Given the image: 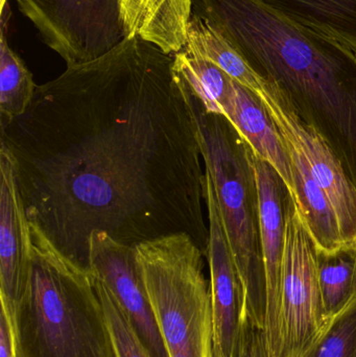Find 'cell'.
Instances as JSON below:
<instances>
[{
    "mask_svg": "<svg viewBox=\"0 0 356 357\" xmlns=\"http://www.w3.org/2000/svg\"><path fill=\"white\" fill-rule=\"evenodd\" d=\"M0 130L29 222L79 268L93 231L130 247L185 233L206 254L202 153L173 54L127 38L38 85Z\"/></svg>",
    "mask_w": 356,
    "mask_h": 357,
    "instance_id": "1",
    "label": "cell"
},
{
    "mask_svg": "<svg viewBox=\"0 0 356 357\" xmlns=\"http://www.w3.org/2000/svg\"><path fill=\"white\" fill-rule=\"evenodd\" d=\"M192 14L219 31L313 128L356 186V52L259 0H192Z\"/></svg>",
    "mask_w": 356,
    "mask_h": 357,
    "instance_id": "2",
    "label": "cell"
},
{
    "mask_svg": "<svg viewBox=\"0 0 356 357\" xmlns=\"http://www.w3.org/2000/svg\"><path fill=\"white\" fill-rule=\"evenodd\" d=\"M29 276L12 310L17 357H119L93 276L29 222Z\"/></svg>",
    "mask_w": 356,
    "mask_h": 357,
    "instance_id": "3",
    "label": "cell"
},
{
    "mask_svg": "<svg viewBox=\"0 0 356 357\" xmlns=\"http://www.w3.org/2000/svg\"><path fill=\"white\" fill-rule=\"evenodd\" d=\"M178 75L196 123L205 171L212 181L222 224L244 287L247 314L263 333L267 282L254 152L231 121L209 109Z\"/></svg>",
    "mask_w": 356,
    "mask_h": 357,
    "instance_id": "4",
    "label": "cell"
},
{
    "mask_svg": "<svg viewBox=\"0 0 356 357\" xmlns=\"http://www.w3.org/2000/svg\"><path fill=\"white\" fill-rule=\"evenodd\" d=\"M169 357H213L210 285L202 250L185 233L136 245Z\"/></svg>",
    "mask_w": 356,
    "mask_h": 357,
    "instance_id": "5",
    "label": "cell"
},
{
    "mask_svg": "<svg viewBox=\"0 0 356 357\" xmlns=\"http://www.w3.org/2000/svg\"><path fill=\"white\" fill-rule=\"evenodd\" d=\"M15 1L67 67L92 62L127 39L121 0Z\"/></svg>",
    "mask_w": 356,
    "mask_h": 357,
    "instance_id": "6",
    "label": "cell"
},
{
    "mask_svg": "<svg viewBox=\"0 0 356 357\" xmlns=\"http://www.w3.org/2000/svg\"><path fill=\"white\" fill-rule=\"evenodd\" d=\"M317 251L293 197L282 261L278 357H302L330 324L320 291Z\"/></svg>",
    "mask_w": 356,
    "mask_h": 357,
    "instance_id": "7",
    "label": "cell"
},
{
    "mask_svg": "<svg viewBox=\"0 0 356 357\" xmlns=\"http://www.w3.org/2000/svg\"><path fill=\"white\" fill-rule=\"evenodd\" d=\"M259 98L267 107L284 139L304 157L311 175L323 189L336 212L346 247H356V186L325 140L293 108L288 98L263 79Z\"/></svg>",
    "mask_w": 356,
    "mask_h": 357,
    "instance_id": "8",
    "label": "cell"
},
{
    "mask_svg": "<svg viewBox=\"0 0 356 357\" xmlns=\"http://www.w3.org/2000/svg\"><path fill=\"white\" fill-rule=\"evenodd\" d=\"M205 202L209 220L206 256L210 268L213 357H242L247 329L244 287L224 231L210 176L205 171Z\"/></svg>",
    "mask_w": 356,
    "mask_h": 357,
    "instance_id": "9",
    "label": "cell"
},
{
    "mask_svg": "<svg viewBox=\"0 0 356 357\" xmlns=\"http://www.w3.org/2000/svg\"><path fill=\"white\" fill-rule=\"evenodd\" d=\"M92 276L112 294L150 357H169L148 297L136 247L123 245L105 231H93L88 241Z\"/></svg>",
    "mask_w": 356,
    "mask_h": 357,
    "instance_id": "10",
    "label": "cell"
},
{
    "mask_svg": "<svg viewBox=\"0 0 356 357\" xmlns=\"http://www.w3.org/2000/svg\"><path fill=\"white\" fill-rule=\"evenodd\" d=\"M259 193L261 241L267 282L265 344L270 356L278 357L280 348V293L286 222L294 195L279 174L254 153Z\"/></svg>",
    "mask_w": 356,
    "mask_h": 357,
    "instance_id": "11",
    "label": "cell"
},
{
    "mask_svg": "<svg viewBox=\"0 0 356 357\" xmlns=\"http://www.w3.org/2000/svg\"><path fill=\"white\" fill-rule=\"evenodd\" d=\"M31 227L10 155L0 148V299L10 310L29 276Z\"/></svg>",
    "mask_w": 356,
    "mask_h": 357,
    "instance_id": "12",
    "label": "cell"
},
{
    "mask_svg": "<svg viewBox=\"0 0 356 357\" xmlns=\"http://www.w3.org/2000/svg\"><path fill=\"white\" fill-rule=\"evenodd\" d=\"M224 115L253 152L276 169L293 195L292 165L286 140L258 94L234 79L231 102Z\"/></svg>",
    "mask_w": 356,
    "mask_h": 357,
    "instance_id": "13",
    "label": "cell"
},
{
    "mask_svg": "<svg viewBox=\"0 0 356 357\" xmlns=\"http://www.w3.org/2000/svg\"><path fill=\"white\" fill-rule=\"evenodd\" d=\"M127 38L139 37L175 54L187 43L192 0H121Z\"/></svg>",
    "mask_w": 356,
    "mask_h": 357,
    "instance_id": "14",
    "label": "cell"
},
{
    "mask_svg": "<svg viewBox=\"0 0 356 357\" xmlns=\"http://www.w3.org/2000/svg\"><path fill=\"white\" fill-rule=\"evenodd\" d=\"M286 18L356 52V0H259Z\"/></svg>",
    "mask_w": 356,
    "mask_h": 357,
    "instance_id": "15",
    "label": "cell"
},
{
    "mask_svg": "<svg viewBox=\"0 0 356 357\" xmlns=\"http://www.w3.org/2000/svg\"><path fill=\"white\" fill-rule=\"evenodd\" d=\"M317 262L322 301L330 322L356 300V247L318 250Z\"/></svg>",
    "mask_w": 356,
    "mask_h": 357,
    "instance_id": "16",
    "label": "cell"
},
{
    "mask_svg": "<svg viewBox=\"0 0 356 357\" xmlns=\"http://www.w3.org/2000/svg\"><path fill=\"white\" fill-rule=\"evenodd\" d=\"M184 47L210 61L255 93L261 89L263 79L219 31L196 15L192 14L188 23L187 43Z\"/></svg>",
    "mask_w": 356,
    "mask_h": 357,
    "instance_id": "17",
    "label": "cell"
},
{
    "mask_svg": "<svg viewBox=\"0 0 356 357\" xmlns=\"http://www.w3.org/2000/svg\"><path fill=\"white\" fill-rule=\"evenodd\" d=\"M173 67L209 109L225 114L234 90L229 75L186 47L173 54Z\"/></svg>",
    "mask_w": 356,
    "mask_h": 357,
    "instance_id": "18",
    "label": "cell"
},
{
    "mask_svg": "<svg viewBox=\"0 0 356 357\" xmlns=\"http://www.w3.org/2000/svg\"><path fill=\"white\" fill-rule=\"evenodd\" d=\"M38 85L22 59L6 41L4 27L0 39V127L22 116L33 102Z\"/></svg>",
    "mask_w": 356,
    "mask_h": 357,
    "instance_id": "19",
    "label": "cell"
},
{
    "mask_svg": "<svg viewBox=\"0 0 356 357\" xmlns=\"http://www.w3.org/2000/svg\"><path fill=\"white\" fill-rule=\"evenodd\" d=\"M302 357H356V300L330 321Z\"/></svg>",
    "mask_w": 356,
    "mask_h": 357,
    "instance_id": "20",
    "label": "cell"
},
{
    "mask_svg": "<svg viewBox=\"0 0 356 357\" xmlns=\"http://www.w3.org/2000/svg\"><path fill=\"white\" fill-rule=\"evenodd\" d=\"M94 284L104 305L113 339L119 357H150L136 335L129 319L109 291L108 287L93 276Z\"/></svg>",
    "mask_w": 356,
    "mask_h": 357,
    "instance_id": "21",
    "label": "cell"
},
{
    "mask_svg": "<svg viewBox=\"0 0 356 357\" xmlns=\"http://www.w3.org/2000/svg\"><path fill=\"white\" fill-rule=\"evenodd\" d=\"M0 357H17L12 323L6 308L0 312Z\"/></svg>",
    "mask_w": 356,
    "mask_h": 357,
    "instance_id": "22",
    "label": "cell"
},
{
    "mask_svg": "<svg viewBox=\"0 0 356 357\" xmlns=\"http://www.w3.org/2000/svg\"><path fill=\"white\" fill-rule=\"evenodd\" d=\"M248 357H270V354L265 344L257 343L251 348Z\"/></svg>",
    "mask_w": 356,
    "mask_h": 357,
    "instance_id": "23",
    "label": "cell"
},
{
    "mask_svg": "<svg viewBox=\"0 0 356 357\" xmlns=\"http://www.w3.org/2000/svg\"><path fill=\"white\" fill-rule=\"evenodd\" d=\"M6 0H1V6L3 8L4 6H6Z\"/></svg>",
    "mask_w": 356,
    "mask_h": 357,
    "instance_id": "24",
    "label": "cell"
}]
</instances>
